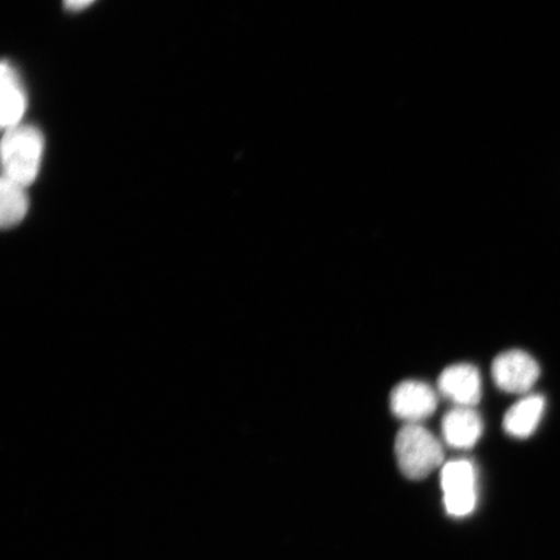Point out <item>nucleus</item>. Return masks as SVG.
<instances>
[{
  "instance_id": "nucleus-1",
  "label": "nucleus",
  "mask_w": 560,
  "mask_h": 560,
  "mask_svg": "<svg viewBox=\"0 0 560 560\" xmlns=\"http://www.w3.org/2000/svg\"><path fill=\"white\" fill-rule=\"evenodd\" d=\"M44 151V135L35 126L18 125L5 130L2 140L4 177L21 186H31L38 177Z\"/></svg>"
},
{
  "instance_id": "nucleus-2",
  "label": "nucleus",
  "mask_w": 560,
  "mask_h": 560,
  "mask_svg": "<svg viewBox=\"0 0 560 560\" xmlns=\"http://www.w3.org/2000/svg\"><path fill=\"white\" fill-rule=\"evenodd\" d=\"M395 452L398 467L412 480L427 478L444 464L443 445L420 424H405L398 431Z\"/></svg>"
},
{
  "instance_id": "nucleus-3",
  "label": "nucleus",
  "mask_w": 560,
  "mask_h": 560,
  "mask_svg": "<svg viewBox=\"0 0 560 560\" xmlns=\"http://www.w3.org/2000/svg\"><path fill=\"white\" fill-rule=\"evenodd\" d=\"M476 470L472 462L455 459L446 462L441 470V488L446 513L454 517L470 515L478 502Z\"/></svg>"
},
{
  "instance_id": "nucleus-4",
  "label": "nucleus",
  "mask_w": 560,
  "mask_h": 560,
  "mask_svg": "<svg viewBox=\"0 0 560 560\" xmlns=\"http://www.w3.org/2000/svg\"><path fill=\"white\" fill-rule=\"evenodd\" d=\"M492 377L500 389L508 394L524 395L534 388L540 377L537 361L523 350H509L495 357Z\"/></svg>"
},
{
  "instance_id": "nucleus-5",
  "label": "nucleus",
  "mask_w": 560,
  "mask_h": 560,
  "mask_svg": "<svg viewBox=\"0 0 560 560\" xmlns=\"http://www.w3.org/2000/svg\"><path fill=\"white\" fill-rule=\"evenodd\" d=\"M389 404L392 412L406 424H419L435 412L438 394L427 383L405 381L392 390Z\"/></svg>"
},
{
  "instance_id": "nucleus-6",
  "label": "nucleus",
  "mask_w": 560,
  "mask_h": 560,
  "mask_svg": "<svg viewBox=\"0 0 560 560\" xmlns=\"http://www.w3.org/2000/svg\"><path fill=\"white\" fill-rule=\"evenodd\" d=\"M438 387L447 400L464 408H474L481 398L479 370L468 363L446 368L439 377Z\"/></svg>"
},
{
  "instance_id": "nucleus-7",
  "label": "nucleus",
  "mask_w": 560,
  "mask_h": 560,
  "mask_svg": "<svg viewBox=\"0 0 560 560\" xmlns=\"http://www.w3.org/2000/svg\"><path fill=\"white\" fill-rule=\"evenodd\" d=\"M482 435V420L472 408L447 411L443 419V436L447 445L457 450H470Z\"/></svg>"
},
{
  "instance_id": "nucleus-8",
  "label": "nucleus",
  "mask_w": 560,
  "mask_h": 560,
  "mask_svg": "<svg viewBox=\"0 0 560 560\" xmlns=\"http://www.w3.org/2000/svg\"><path fill=\"white\" fill-rule=\"evenodd\" d=\"M0 82H2L0 83V91H2L0 122L4 130H9L15 128L23 120L27 105L26 93L16 69L7 61L2 62Z\"/></svg>"
},
{
  "instance_id": "nucleus-9",
  "label": "nucleus",
  "mask_w": 560,
  "mask_h": 560,
  "mask_svg": "<svg viewBox=\"0 0 560 560\" xmlns=\"http://www.w3.org/2000/svg\"><path fill=\"white\" fill-rule=\"evenodd\" d=\"M545 398L540 395H528L511 406L503 418V429L510 436L525 439L534 435L540 424L545 411Z\"/></svg>"
},
{
  "instance_id": "nucleus-10",
  "label": "nucleus",
  "mask_w": 560,
  "mask_h": 560,
  "mask_svg": "<svg viewBox=\"0 0 560 560\" xmlns=\"http://www.w3.org/2000/svg\"><path fill=\"white\" fill-rule=\"evenodd\" d=\"M30 208L26 187L16 184L10 178L2 177L0 182V222L3 229L19 225L25 219Z\"/></svg>"
},
{
  "instance_id": "nucleus-11",
  "label": "nucleus",
  "mask_w": 560,
  "mask_h": 560,
  "mask_svg": "<svg viewBox=\"0 0 560 560\" xmlns=\"http://www.w3.org/2000/svg\"><path fill=\"white\" fill-rule=\"evenodd\" d=\"M94 0H65L66 7L70 11H80L86 9Z\"/></svg>"
}]
</instances>
